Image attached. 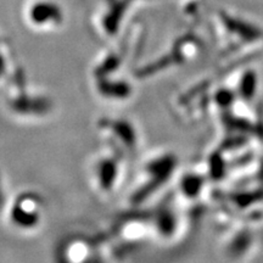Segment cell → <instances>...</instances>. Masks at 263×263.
Wrapping results in <instances>:
<instances>
[{"instance_id": "obj_1", "label": "cell", "mask_w": 263, "mask_h": 263, "mask_svg": "<svg viewBox=\"0 0 263 263\" xmlns=\"http://www.w3.org/2000/svg\"><path fill=\"white\" fill-rule=\"evenodd\" d=\"M178 166V156L171 150H157L145 157L127 193V209L145 207L172 182Z\"/></svg>"}, {"instance_id": "obj_2", "label": "cell", "mask_w": 263, "mask_h": 263, "mask_svg": "<svg viewBox=\"0 0 263 263\" xmlns=\"http://www.w3.org/2000/svg\"><path fill=\"white\" fill-rule=\"evenodd\" d=\"M199 52L200 45L196 42H179L174 44L170 51L163 52L159 58H155V60L146 62L136 68L134 77L136 80L146 81L176 71L195 60Z\"/></svg>"}, {"instance_id": "obj_3", "label": "cell", "mask_w": 263, "mask_h": 263, "mask_svg": "<svg viewBox=\"0 0 263 263\" xmlns=\"http://www.w3.org/2000/svg\"><path fill=\"white\" fill-rule=\"evenodd\" d=\"M99 129L106 143V147L116 151L124 159H130L139 150V129L128 118H106L101 121Z\"/></svg>"}, {"instance_id": "obj_4", "label": "cell", "mask_w": 263, "mask_h": 263, "mask_svg": "<svg viewBox=\"0 0 263 263\" xmlns=\"http://www.w3.org/2000/svg\"><path fill=\"white\" fill-rule=\"evenodd\" d=\"M216 85L211 78H202L179 91L174 98V110L184 120L196 121L211 111Z\"/></svg>"}, {"instance_id": "obj_5", "label": "cell", "mask_w": 263, "mask_h": 263, "mask_svg": "<svg viewBox=\"0 0 263 263\" xmlns=\"http://www.w3.org/2000/svg\"><path fill=\"white\" fill-rule=\"evenodd\" d=\"M256 224L261 223L235 222L228 224L222 239V250L230 259L240 261L255 252L258 242Z\"/></svg>"}, {"instance_id": "obj_6", "label": "cell", "mask_w": 263, "mask_h": 263, "mask_svg": "<svg viewBox=\"0 0 263 263\" xmlns=\"http://www.w3.org/2000/svg\"><path fill=\"white\" fill-rule=\"evenodd\" d=\"M127 161L122 155L108 147L97 157L93 177L95 185L100 193L110 195L117 189L123 177V168Z\"/></svg>"}, {"instance_id": "obj_7", "label": "cell", "mask_w": 263, "mask_h": 263, "mask_svg": "<svg viewBox=\"0 0 263 263\" xmlns=\"http://www.w3.org/2000/svg\"><path fill=\"white\" fill-rule=\"evenodd\" d=\"M209 177L202 170H193L183 173L179 177L176 185V200L180 206H194L196 207L202 201H205L207 195V183Z\"/></svg>"}]
</instances>
